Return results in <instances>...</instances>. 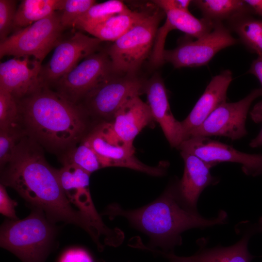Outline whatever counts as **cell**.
<instances>
[{
  "mask_svg": "<svg viewBox=\"0 0 262 262\" xmlns=\"http://www.w3.org/2000/svg\"><path fill=\"white\" fill-rule=\"evenodd\" d=\"M1 182L15 190L32 208L42 210L53 223L62 221L78 226L91 236L96 225L72 207L60 182L58 170L46 161L40 146L25 135L10 160L1 169Z\"/></svg>",
  "mask_w": 262,
  "mask_h": 262,
  "instance_id": "6da1fadb",
  "label": "cell"
},
{
  "mask_svg": "<svg viewBox=\"0 0 262 262\" xmlns=\"http://www.w3.org/2000/svg\"><path fill=\"white\" fill-rule=\"evenodd\" d=\"M20 125L26 135L53 152H67L89 133V115L42 82L17 100Z\"/></svg>",
  "mask_w": 262,
  "mask_h": 262,
  "instance_id": "7a4b0ae2",
  "label": "cell"
},
{
  "mask_svg": "<svg viewBox=\"0 0 262 262\" xmlns=\"http://www.w3.org/2000/svg\"><path fill=\"white\" fill-rule=\"evenodd\" d=\"M105 214L110 218L125 217L149 237L153 246H160L167 252L181 244V234L184 231L224 224L228 217L223 210H220L216 217L209 219L186 209L178 198L176 185L169 187L156 200L140 208L126 211L113 204L108 207Z\"/></svg>",
  "mask_w": 262,
  "mask_h": 262,
  "instance_id": "3957f363",
  "label": "cell"
},
{
  "mask_svg": "<svg viewBox=\"0 0 262 262\" xmlns=\"http://www.w3.org/2000/svg\"><path fill=\"white\" fill-rule=\"evenodd\" d=\"M54 224L42 210L33 208L23 219L4 221L0 228V246L23 262H44L53 244Z\"/></svg>",
  "mask_w": 262,
  "mask_h": 262,
  "instance_id": "277c9868",
  "label": "cell"
},
{
  "mask_svg": "<svg viewBox=\"0 0 262 262\" xmlns=\"http://www.w3.org/2000/svg\"><path fill=\"white\" fill-rule=\"evenodd\" d=\"M160 13L148 15L114 42L106 51L113 73L133 74L148 55L154 45Z\"/></svg>",
  "mask_w": 262,
  "mask_h": 262,
  "instance_id": "5b68a950",
  "label": "cell"
},
{
  "mask_svg": "<svg viewBox=\"0 0 262 262\" xmlns=\"http://www.w3.org/2000/svg\"><path fill=\"white\" fill-rule=\"evenodd\" d=\"M65 28L56 12L31 25L16 31L0 42V57H32L42 63L61 40Z\"/></svg>",
  "mask_w": 262,
  "mask_h": 262,
  "instance_id": "8992f818",
  "label": "cell"
},
{
  "mask_svg": "<svg viewBox=\"0 0 262 262\" xmlns=\"http://www.w3.org/2000/svg\"><path fill=\"white\" fill-rule=\"evenodd\" d=\"M145 85L134 77L111 76L90 92L80 104L90 117L100 120L101 123L110 122L125 102L144 92Z\"/></svg>",
  "mask_w": 262,
  "mask_h": 262,
  "instance_id": "52a82bcc",
  "label": "cell"
},
{
  "mask_svg": "<svg viewBox=\"0 0 262 262\" xmlns=\"http://www.w3.org/2000/svg\"><path fill=\"white\" fill-rule=\"evenodd\" d=\"M237 43L222 22H215L213 29L208 34L196 40H185L175 49L164 50L163 60L177 68L202 66L220 50Z\"/></svg>",
  "mask_w": 262,
  "mask_h": 262,
  "instance_id": "ba28073f",
  "label": "cell"
},
{
  "mask_svg": "<svg viewBox=\"0 0 262 262\" xmlns=\"http://www.w3.org/2000/svg\"><path fill=\"white\" fill-rule=\"evenodd\" d=\"M113 73L107 52L89 55L53 85L62 97L74 104H80L93 89Z\"/></svg>",
  "mask_w": 262,
  "mask_h": 262,
  "instance_id": "9c48e42d",
  "label": "cell"
},
{
  "mask_svg": "<svg viewBox=\"0 0 262 262\" xmlns=\"http://www.w3.org/2000/svg\"><path fill=\"white\" fill-rule=\"evenodd\" d=\"M83 140L102 157L106 167H127L154 176L165 173L163 166H149L139 161L134 156L133 146L118 139L109 122L98 123Z\"/></svg>",
  "mask_w": 262,
  "mask_h": 262,
  "instance_id": "30bf717a",
  "label": "cell"
},
{
  "mask_svg": "<svg viewBox=\"0 0 262 262\" xmlns=\"http://www.w3.org/2000/svg\"><path fill=\"white\" fill-rule=\"evenodd\" d=\"M261 96L262 88H256L238 101L223 103L191 133L188 138L221 136L235 140L243 138L247 134L246 121L250 106L256 98Z\"/></svg>",
  "mask_w": 262,
  "mask_h": 262,
  "instance_id": "8fae6325",
  "label": "cell"
},
{
  "mask_svg": "<svg viewBox=\"0 0 262 262\" xmlns=\"http://www.w3.org/2000/svg\"><path fill=\"white\" fill-rule=\"evenodd\" d=\"M178 149L196 155L211 167L222 162L236 163L242 164V170L247 175H262V154L242 152L208 137L189 138L183 141Z\"/></svg>",
  "mask_w": 262,
  "mask_h": 262,
  "instance_id": "7c38bea8",
  "label": "cell"
},
{
  "mask_svg": "<svg viewBox=\"0 0 262 262\" xmlns=\"http://www.w3.org/2000/svg\"><path fill=\"white\" fill-rule=\"evenodd\" d=\"M101 42L97 38L90 37L80 32L60 40L55 47L49 61L42 66L41 79L48 86L54 85L81 60L93 54Z\"/></svg>",
  "mask_w": 262,
  "mask_h": 262,
  "instance_id": "4fadbf2b",
  "label": "cell"
},
{
  "mask_svg": "<svg viewBox=\"0 0 262 262\" xmlns=\"http://www.w3.org/2000/svg\"><path fill=\"white\" fill-rule=\"evenodd\" d=\"M41 62L29 56L14 57L0 64V90L19 100L30 94L43 82L40 75Z\"/></svg>",
  "mask_w": 262,
  "mask_h": 262,
  "instance_id": "5bb4252c",
  "label": "cell"
},
{
  "mask_svg": "<svg viewBox=\"0 0 262 262\" xmlns=\"http://www.w3.org/2000/svg\"><path fill=\"white\" fill-rule=\"evenodd\" d=\"M184 163L183 176L176 184L177 193L181 204L186 209L197 212L200 195L207 186L216 183L217 179L210 172L212 167L196 155L180 151Z\"/></svg>",
  "mask_w": 262,
  "mask_h": 262,
  "instance_id": "9a60e30c",
  "label": "cell"
},
{
  "mask_svg": "<svg viewBox=\"0 0 262 262\" xmlns=\"http://www.w3.org/2000/svg\"><path fill=\"white\" fill-rule=\"evenodd\" d=\"M148 105L154 120L162 131L172 147L178 148L184 141L181 122L172 114L164 83L158 76L152 77L145 85Z\"/></svg>",
  "mask_w": 262,
  "mask_h": 262,
  "instance_id": "2e32d148",
  "label": "cell"
},
{
  "mask_svg": "<svg viewBox=\"0 0 262 262\" xmlns=\"http://www.w3.org/2000/svg\"><path fill=\"white\" fill-rule=\"evenodd\" d=\"M232 80V74L229 69L212 78L190 114L181 122L184 140L215 109L226 102L227 90Z\"/></svg>",
  "mask_w": 262,
  "mask_h": 262,
  "instance_id": "e0dca14e",
  "label": "cell"
},
{
  "mask_svg": "<svg viewBox=\"0 0 262 262\" xmlns=\"http://www.w3.org/2000/svg\"><path fill=\"white\" fill-rule=\"evenodd\" d=\"M153 120L148 104L135 96L125 102L108 122L118 139L133 146L136 136Z\"/></svg>",
  "mask_w": 262,
  "mask_h": 262,
  "instance_id": "ac0fdd59",
  "label": "cell"
},
{
  "mask_svg": "<svg viewBox=\"0 0 262 262\" xmlns=\"http://www.w3.org/2000/svg\"><path fill=\"white\" fill-rule=\"evenodd\" d=\"M252 232L247 233L235 244L205 248V241H198V251L189 256L193 262H251L255 257L248 250V242Z\"/></svg>",
  "mask_w": 262,
  "mask_h": 262,
  "instance_id": "d6986e66",
  "label": "cell"
},
{
  "mask_svg": "<svg viewBox=\"0 0 262 262\" xmlns=\"http://www.w3.org/2000/svg\"><path fill=\"white\" fill-rule=\"evenodd\" d=\"M147 13L131 11L114 16L83 30L101 41H115L143 19Z\"/></svg>",
  "mask_w": 262,
  "mask_h": 262,
  "instance_id": "ffe728a7",
  "label": "cell"
},
{
  "mask_svg": "<svg viewBox=\"0 0 262 262\" xmlns=\"http://www.w3.org/2000/svg\"><path fill=\"white\" fill-rule=\"evenodd\" d=\"M65 0H23L16 9L13 27L18 29L27 27L51 15L61 11Z\"/></svg>",
  "mask_w": 262,
  "mask_h": 262,
  "instance_id": "44dd1931",
  "label": "cell"
},
{
  "mask_svg": "<svg viewBox=\"0 0 262 262\" xmlns=\"http://www.w3.org/2000/svg\"><path fill=\"white\" fill-rule=\"evenodd\" d=\"M164 12L166 16L164 23L171 30H179L196 39L211 33L214 27L215 22L204 17L197 18L189 11L167 9Z\"/></svg>",
  "mask_w": 262,
  "mask_h": 262,
  "instance_id": "7402d4cb",
  "label": "cell"
},
{
  "mask_svg": "<svg viewBox=\"0 0 262 262\" xmlns=\"http://www.w3.org/2000/svg\"><path fill=\"white\" fill-rule=\"evenodd\" d=\"M201 12L203 17L213 22H221L240 15L252 12L241 0H196L192 1Z\"/></svg>",
  "mask_w": 262,
  "mask_h": 262,
  "instance_id": "603a6c76",
  "label": "cell"
},
{
  "mask_svg": "<svg viewBox=\"0 0 262 262\" xmlns=\"http://www.w3.org/2000/svg\"><path fill=\"white\" fill-rule=\"evenodd\" d=\"M229 21L243 44L258 55L262 54V20L244 14L235 16Z\"/></svg>",
  "mask_w": 262,
  "mask_h": 262,
  "instance_id": "cb8c5ba5",
  "label": "cell"
},
{
  "mask_svg": "<svg viewBox=\"0 0 262 262\" xmlns=\"http://www.w3.org/2000/svg\"><path fill=\"white\" fill-rule=\"evenodd\" d=\"M131 11L120 0H110L96 3L76 20L73 27L83 30L100 23L114 16Z\"/></svg>",
  "mask_w": 262,
  "mask_h": 262,
  "instance_id": "d4e9b609",
  "label": "cell"
},
{
  "mask_svg": "<svg viewBox=\"0 0 262 262\" xmlns=\"http://www.w3.org/2000/svg\"><path fill=\"white\" fill-rule=\"evenodd\" d=\"M81 142L66 152L63 163L75 164L90 174L106 167L102 157L85 141L82 140Z\"/></svg>",
  "mask_w": 262,
  "mask_h": 262,
  "instance_id": "484cf974",
  "label": "cell"
},
{
  "mask_svg": "<svg viewBox=\"0 0 262 262\" xmlns=\"http://www.w3.org/2000/svg\"><path fill=\"white\" fill-rule=\"evenodd\" d=\"M17 100L9 93L0 90V130L21 127Z\"/></svg>",
  "mask_w": 262,
  "mask_h": 262,
  "instance_id": "4316f807",
  "label": "cell"
},
{
  "mask_svg": "<svg viewBox=\"0 0 262 262\" xmlns=\"http://www.w3.org/2000/svg\"><path fill=\"white\" fill-rule=\"evenodd\" d=\"M25 135L21 127L0 130V169L10 161L19 142Z\"/></svg>",
  "mask_w": 262,
  "mask_h": 262,
  "instance_id": "83f0119b",
  "label": "cell"
},
{
  "mask_svg": "<svg viewBox=\"0 0 262 262\" xmlns=\"http://www.w3.org/2000/svg\"><path fill=\"white\" fill-rule=\"evenodd\" d=\"M96 3L94 0H65L59 15L61 24L64 28L73 27L76 20Z\"/></svg>",
  "mask_w": 262,
  "mask_h": 262,
  "instance_id": "f1b7e54d",
  "label": "cell"
},
{
  "mask_svg": "<svg viewBox=\"0 0 262 262\" xmlns=\"http://www.w3.org/2000/svg\"><path fill=\"white\" fill-rule=\"evenodd\" d=\"M16 1L0 0V40L5 39L12 28L16 9Z\"/></svg>",
  "mask_w": 262,
  "mask_h": 262,
  "instance_id": "f546056e",
  "label": "cell"
},
{
  "mask_svg": "<svg viewBox=\"0 0 262 262\" xmlns=\"http://www.w3.org/2000/svg\"><path fill=\"white\" fill-rule=\"evenodd\" d=\"M17 202L12 200L8 196L5 186L2 184L0 185V212L3 215L8 217L10 219H18L15 212V207Z\"/></svg>",
  "mask_w": 262,
  "mask_h": 262,
  "instance_id": "4dcf8cb0",
  "label": "cell"
},
{
  "mask_svg": "<svg viewBox=\"0 0 262 262\" xmlns=\"http://www.w3.org/2000/svg\"><path fill=\"white\" fill-rule=\"evenodd\" d=\"M59 262H94L89 254L82 248H72L65 252Z\"/></svg>",
  "mask_w": 262,
  "mask_h": 262,
  "instance_id": "1f68e13d",
  "label": "cell"
},
{
  "mask_svg": "<svg viewBox=\"0 0 262 262\" xmlns=\"http://www.w3.org/2000/svg\"><path fill=\"white\" fill-rule=\"evenodd\" d=\"M249 114L253 122L262 124V100L254 105ZM249 145L252 148L262 146V128L257 136L251 140Z\"/></svg>",
  "mask_w": 262,
  "mask_h": 262,
  "instance_id": "d6a6232c",
  "label": "cell"
},
{
  "mask_svg": "<svg viewBox=\"0 0 262 262\" xmlns=\"http://www.w3.org/2000/svg\"><path fill=\"white\" fill-rule=\"evenodd\" d=\"M192 1L189 0H157L153 2L163 11L176 9L189 11L188 8Z\"/></svg>",
  "mask_w": 262,
  "mask_h": 262,
  "instance_id": "836d02e7",
  "label": "cell"
},
{
  "mask_svg": "<svg viewBox=\"0 0 262 262\" xmlns=\"http://www.w3.org/2000/svg\"><path fill=\"white\" fill-rule=\"evenodd\" d=\"M248 73L254 75L259 81L262 89V54L258 55L250 66Z\"/></svg>",
  "mask_w": 262,
  "mask_h": 262,
  "instance_id": "e575fe53",
  "label": "cell"
},
{
  "mask_svg": "<svg viewBox=\"0 0 262 262\" xmlns=\"http://www.w3.org/2000/svg\"><path fill=\"white\" fill-rule=\"evenodd\" d=\"M252 12L262 17V0H244Z\"/></svg>",
  "mask_w": 262,
  "mask_h": 262,
  "instance_id": "d590c367",
  "label": "cell"
},
{
  "mask_svg": "<svg viewBox=\"0 0 262 262\" xmlns=\"http://www.w3.org/2000/svg\"><path fill=\"white\" fill-rule=\"evenodd\" d=\"M162 253L170 260V262H193L189 257L177 256L172 253Z\"/></svg>",
  "mask_w": 262,
  "mask_h": 262,
  "instance_id": "8d00e7d4",
  "label": "cell"
},
{
  "mask_svg": "<svg viewBox=\"0 0 262 262\" xmlns=\"http://www.w3.org/2000/svg\"><path fill=\"white\" fill-rule=\"evenodd\" d=\"M256 229L257 231L262 232V217L260 218Z\"/></svg>",
  "mask_w": 262,
  "mask_h": 262,
  "instance_id": "74e56055",
  "label": "cell"
}]
</instances>
